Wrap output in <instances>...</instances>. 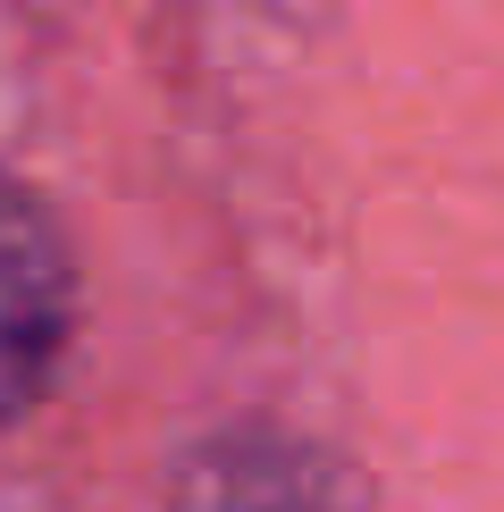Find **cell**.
Listing matches in <instances>:
<instances>
[{
    "instance_id": "obj_1",
    "label": "cell",
    "mask_w": 504,
    "mask_h": 512,
    "mask_svg": "<svg viewBox=\"0 0 504 512\" xmlns=\"http://www.w3.org/2000/svg\"><path fill=\"white\" fill-rule=\"evenodd\" d=\"M76 336V261L51 202L0 177V429L51 395Z\"/></svg>"
},
{
    "instance_id": "obj_2",
    "label": "cell",
    "mask_w": 504,
    "mask_h": 512,
    "mask_svg": "<svg viewBox=\"0 0 504 512\" xmlns=\"http://www.w3.org/2000/svg\"><path fill=\"white\" fill-rule=\"evenodd\" d=\"M168 512H362V496L320 445L269 429V420H236L177 462Z\"/></svg>"
}]
</instances>
